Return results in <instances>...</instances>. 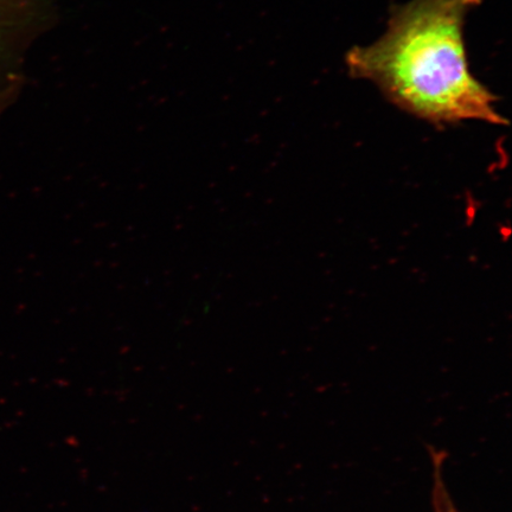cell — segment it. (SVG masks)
Masks as SVG:
<instances>
[{"mask_svg": "<svg viewBox=\"0 0 512 512\" xmlns=\"http://www.w3.org/2000/svg\"><path fill=\"white\" fill-rule=\"evenodd\" d=\"M482 0H411L393 11L386 32L352 48L347 66L387 99L434 125H505L496 96L470 72L464 27Z\"/></svg>", "mask_w": 512, "mask_h": 512, "instance_id": "cell-1", "label": "cell"}, {"mask_svg": "<svg viewBox=\"0 0 512 512\" xmlns=\"http://www.w3.org/2000/svg\"><path fill=\"white\" fill-rule=\"evenodd\" d=\"M37 0H0V111L18 86V53L29 37Z\"/></svg>", "mask_w": 512, "mask_h": 512, "instance_id": "cell-2", "label": "cell"}, {"mask_svg": "<svg viewBox=\"0 0 512 512\" xmlns=\"http://www.w3.org/2000/svg\"><path fill=\"white\" fill-rule=\"evenodd\" d=\"M431 457L433 460V490H432V508L433 512H460L448 492L443 477V465L445 462V453L434 450L430 446Z\"/></svg>", "mask_w": 512, "mask_h": 512, "instance_id": "cell-3", "label": "cell"}]
</instances>
